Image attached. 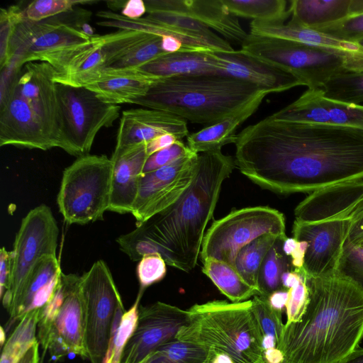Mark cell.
<instances>
[{"instance_id":"cell-56","label":"cell","mask_w":363,"mask_h":363,"mask_svg":"<svg viewBox=\"0 0 363 363\" xmlns=\"http://www.w3.org/2000/svg\"><path fill=\"white\" fill-rule=\"evenodd\" d=\"M340 363H363V347H357Z\"/></svg>"},{"instance_id":"cell-52","label":"cell","mask_w":363,"mask_h":363,"mask_svg":"<svg viewBox=\"0 0 363 363\" xmlns=\"http://www.w3.org/2000/svg\"><path fill=\"white\" fill-rule=\"evenodd\" d=\"M308 249V242L298 241L296 250L290 256L291 265L294 269H301L303 267L306 253Z\"/></svg>"},{"instance_id":"cell-45","label":"cell","mask_w":363,"mask_h":363,"mask_svg":"<svg viewBox=\"0 0 363 363\" xmlns=\"http://www.w3.org/2000/svg\"><path fill=\"white\" fill-rule=\"evenodd\" d=\"M313 30L343 41L357 43L363 40V15L350 17L333 24Z\"/></svg>"},{"instance_id":"cell-54","label":"cell","mask_w":363,"mask_h":363,"mask_svg":"<svg viewBox=\"0 0 363 363\" xmlns=\"http://www.w3.org/2000/svg\"><path fill=\"white\" fill-rule=\"evenodd\" d=\"M39 342L35 343L18 363H40Z\"/></svg>"},{"instance_id":"cell-13","label":"cell","mask_w":363,"mask_h":363,"mask_svg":"<svg viewBox=\"0 0 363 363\" xmlns=\"http://www.w3.org/2000/svg\"><path fill=\"white\" fill-rule=\"evenodd\" d=\"M96 16L104 18L101 26L130 30L160 37L172 36L179 40L188 51L232 52L229 43L211 29L194 20L178 15L149 13L136 20L114 11H100Z\"/></svg>"},{"instance_id":"cell-30","label":"cell","mask_w":363,"mask_h":363,"mask_svg":"<svg viewBox=\"0 0 363 363\" xmlns=\"http://www.w3.org/2000/svg\"><path fill=\"white\" fill-rule=\"evenodd\" d=\"M157 79L130 73L104 77L85 87L106 103L116 105L133 104L135 100L144 96Z\"/></svg>"},{"instance_id":"cell-41","label":"cell","mask_w":363,"mask_h":363,"mask_svg":"<svg viewBox=\"0 0 363 363\" xmlns=\"http://www.w3.org/2000/svg\"><path fill=\"white\" fill-rule=\"evenodd\" d=\"M90 4L89 1L76 0H37L30 2L24 9L26 18L40 21L73 10L78 4Z\"/></svg>"},{"instance_id":"cell-55","label":"cell","mask_w":363,"mask_h":363,"mask_svg":"<svg viewBox=\"0 0 363 363\" xmlns=\"http://www.w3.org/2000/svg\"><path fill=\"white\" fill-rule=\"evenodd\" d=\"M266 363H283L284 355L278 348H272L263 352Z\"/></svg>"},{"instance_id":"cell-24","label":"cell","mask_w":363,"mask_h":363,"mask_svg":"<svg viewBox=\"0 0 363 363\" xmlns=\"http://www.w3.org/2000/svg\"><path fill=\"white\" fill-rule=\"evenodd\" d=\"M220 59L224 76L253 84L269 94L287 91L303 82L291 72L243 52H215Z\"/></svg>"},{"instance_id":"cell-11","label":"cell","mask_w":363,"mask_h":363,"mask_svg":"<svg viewBox=\"0 0 363 363\" xmlns=\"http://www.w3.org/2000/svg\"><path fill=\"white\" fill-rule=\"evenodd\" d=\"M80 288L88 359L90 363H103L116 311L123 301L108 267L101 259L80 276Z\"/></svg>"},{"instance_id":"cell-50","label":"cell","mask_w":363,"mask_h":363,"mask_svg":"<svg viewBox=\"0 0 363 363\" xmlns=\"http://www.w3.org/2000/svg\"><path fill=\"white\" fill-rule=\"evenodd\" d=\"M177 140H179L175 135L171 133L161 135L147 143V152L148 156L167 148Z\"/></svg>"},{"instance_id":"cell-18","label":"cell","mask_w":363,"mask_h":363,"mask_svg":"<svg viewBox=\"0 0 363 363\" xmlns=\"http://www.w3.org/2000/svg\"><path fill=\"white\" fill-rule=\"evenodd\" d=\"M59 72L45 62H29L19 72L11 88L39 116L58 147L60 115L56 91Z\"/></svg>"},{"instance_id":"cell-23","label":"cell","mask_w":363,"mask_h":363,"mask_svg":"<svg viewBox=\"0 0 363 363\" xmlns=\"http://www.w3.org/2000/svg\"><path fill=\"white\" fill-rule=\"evenodd\" d=\"M171 133L179 140L187 137L186 121L169 112L151 108H133L122 112L113 156L163 134Z\"/></svg>"},{"instance_id":"cell-31","label":"cell","mask_w":363,"mask_h":363,"mask_svg":"<svg viewBox=\"0 0 363 363\" xmlns=\"http://www.w3.org/2000/svg\"><path fill=\"white\" fill-rule=\"evenodd\" d=\"M202 262L203 273L231 302L245 301L257 295V291L242 278L235 267L213 258Z\"/></svg>"},{"instance_id":"cell-15","label":"cell","mask_w":363,"mask_h":363,"mask_svg":"<svg viewBox=\"0 0 363 363\" xmlns=\"http://www.w3.org/2000/svg\"><path fill=\"white\" fill-rule=\"evenodd\" d=\"M188 320V310L164 302L139 306L137 325L121 363H146L157 348L176 339Z\"/></svg>"},{"instance_id":"cell-25","label":"cell","mask_w":363,"mask_h":363,"mask_svg":"<svg viewBox=\"0 0 363 363\" xmlns=\"http://www.w3.org/2000/svg\"><path fill=\"white\" fill-rule=\"evenodd\" d=\"M148 157L147 143L133 145L111 156L113 173L108 211L120 214L131 213Z\"/></svg>"},{"instance_id":"cell-10","label":"cell","mask_w":363,"mask_h":363,"mask_svg":"<svg viewBox=\"0 0 363 363\" xmlns=\"http://www.w3.org/2000/svg\"><path fill=\"white\" fill-rule=\"evenodd\" d=\"M286 238L282 213L267 206L247 207L231 211L213 221L205 233L200 258H213L235 267L239 251L266 233Z\"/></svg>"},{"instance_id":"cell-14","label":"cell","mask_w":363,"mask_h":363,"mask_svg":"<svg viewBox=\"0 0 363 363\" xmlns=\"http://www.w3.org/2000/svg\"><path fill=\"white\" fill-rule=\"evenodd\" d=\"M199 154L182 157L157 170L143 174L131 214L139 226L175 203L191 184Z\"/></svg>"},{"instance_id":"cell-47","label":"cell","mask_w":363,"mask_h":363,"mask_svg":"<svg viewBox=\"0 0 363 363\" xmlns=\"http://www.w3.org/2000/svg\"><path fill=\"white\" fill-rule=\"evenodd\" d=\"M308 303V289L306 277L295 286L289 289V298L286 305V323L298 321Z\"/></svg>"},{"instance_id":"cell-7","label":"cell","mask_w":363,"mask_h":363,"mask_svg":"<svg viewBox=\"0 0 363 363\" xmlns=\"http://www.w3.org/2000/svg\"><path fill=\"white\" fill-rule=\"evenodd\" d=\"M241 45L243 52L291 72L308 89H320L335 77L363 72V52H342L250 33Z\"/></svg>"},{"instance_id":"cell-32","label":"cell","mask_w":363,"mask_h":363,"mask_svg":"<svg viewBox=\"0 0 363 363\" xmlns=\"http://www.w3.org/2000/svg\"><path fill=\"white\" fill-rule=\"evenodd\" d=\"M162 44V40L160 36L149 34L143 40L133 46L121 58L106 67L95 81L134 70L167 55Z\"/></svg>"},{"instance_id":"cell-51","label":"cell","mask_w":363,"mask_h":363,"mask_svg":"<svg viewBox=\"0 0 363 363\" xmlns=\"http://www.w3.org/2000/svg\"><path fill=\"white\" fill-rule=\"evenodd\" d=\"M147 12L145 1L129 0L125 2L121 15L127 18L136 20L142 18Z\"/></svg>"},{"instance_id":"cell-29","label":"cell","mask_w":363,"mask_h":363,"mask_svg":"<svg viewBox=\"0 0 363 363\" xmlns=\"http://www.w3.org/2000/svg\"><path fill=\"white\" fill-rule=\"evenodd\" d=\"M289 3V23L306 28L317 29L350 16L351 0H291Z\"/></svg>"},{"instance_id":"cell-60","label":"cell","mask_w":363,"mask_h":363,"mask_svg":"<svg viewBox=\"0 0 363 363\" xmlns=\"http://www.w3.org/2000/svg\"><path fill=\"white\" fill-rule=\"evenodd\" d=\"M6 330L3 326H1L0 328V345L1 347H3L6 342Z\"/></svg>"},{"instance_id":"cell-4","label":"cell","mask_w":363,"mask_h":363,"mask_svg":"<svg viewBox=\"0 0 363 363\" xmlns=\"http://www.w3.org/2000/svg\"><path fill=\"white\" fill-rule=\"evenodd\" d=\"M263 94H269L253 84L228 76H177L158 79L133 104L210 125L238 112Z\"/></svg>"},{"instance_id":"cell-3","label":"cell","mask_w":363,"mask_h":363,"mask_svg":"<svg viewBox=\"0 0 363 363\" xmlns=\"http://www.w3.org/2000/svg\"><path fill=\"white\" fill-rule=\"evenodd\" d=\"M235 167L233 157L221 150L199 154L189 188L172 206L139 225L159 246L167 264L186 272L196 267L222 184Z\"/></svg>"},{"instance_id":"cell-38","label":"cell","mask_w":363,"mask_h":363,"mask_svg":"<svg viewBox=\"0 0 363 363\" xmlns=\"http://www.w3.org/2000/svg\"><path fill=\"white\" fill-rule=\"evenodd\" d=\"M213 354L210 348L175 339L157 348L146 363H210Z\"/></svg>"},{"instance_id":"cell-59","label":"cell","mask_w":363,"mask_h":363,"mask_svg":"<svg viewBox=\"0 0 363 363\" xmlns=\"http://www.w3.org/2000/svg\"><path fill=\"white\" fill-rule=\"evenodd\" d=\"M210 363H234V362L227 354L223 353H214Z\"/></svg>"},{"instance_id":"cell-40","label":"cell","mask_w":363,"mask_h":363,"mask_svg":"<svg viewBox=\"0 0 363 363\" xmlns=\"http://www.w3.org/2000/svg\"><path fill=\"white\" fill-rule=\"evenodd\" d=\"M252 307L263 336L274 337L278 345L284 325L282 322V311L274 309L270 306L267 297L259 295L254 296L252 299Z\"/></svg>"},{"instance_id":"cell-43","label":"cell","mask_w":363,"mask_h":363,"mask_svg":"<svg viewBox=\"0 0 363 363\" xmlns=\"http://www.w3.org/2000/svg\"><path fill=\"white\" fill-rule=\"evenodd\" d=\"M23 11L18 6L1 9L0 13V69L6 66L9 44L15 27L21 18Z\"/></svg>"},{"instance_id":"cell-61","label":"cell","mask_w":363,"mask_h":363,"mask_svg":"<svg viewBox=\"0 0 363 363\" xmlns=\"http://www.w3.org/2000/svg\"><path fill=\"white\" fill-rule=\"evenodd\" d=\"M357 43H358L361 47L363 48V40L358 41Z\"/></svg>"},{"instance_id":"cell-35","label":"cell","mask_w":363,"mask_h":363,"mask_svg":"<svg viewBox=\"0 0 363 363\" xmlns=\"http://www.w3.org/2000/svg\"><path fill=\"white\" fill-rule=\"evenodd\" d=\"M286 238H279L276 240L261 264L257 279L259 296L268 298L273 292L284 289L281 276L284 272L294 269L290 257L283 251V242Z\"/></svg>"},{"instance_id":"cell-37","label":"cell","mask_w":363,"mask_h":363,"mask_svg":"<svg viewBox=\"0 0 363 363\" xmlns=\"http://www.w3.org/2000/svg\"><path fill=\"white\" fill-rule=\"evenodd\" d=\"M39 312L40 309L31 311L18 322L2 347L0 363H18L38 342Z\"/></svg>"},{"instance_id":"cell-48","label":"cell","mask_w":363,"mask_h":363,"mask_svg":"<svg viewBox=\"0 0 363 363\" xmlns=\"http://www.w3.org/2000/svg\"><path fill=\"white\" fill-rule=\"evenodd\" d=\"M13 271L12 251H8L4 247L0 250V296L9 290Z\"/></svg>"},{"instance_id":"cell-12","label":"cell","mask_w":363,"mask_h":363,"mask_svg":"<svg viewBox=\"0 0 363 363\" xmlns=\"http://www.w3.org/2000/svg\"><path fill=\"white\" fill-rule=\"evenodd\" d=\"M59 228L51 209L41 204L22 219L16 233L13 271L9 290L1 297L9 314L13 309L30 271L45 255H56Z\"/></svg>"},{"instance_id":"cell-6","label":"cell","mask_w":363,"mask_h":363,"mask_svg":"<svg viewBox=\"0 0 363 363\" xmlns=\"http://www.w3.org/2000/svg\"><path fill=\"white\" fill-rule=\"evenodd\" d=\"M102 40L103 35L90 38L55 16L32 21L23 15L11 38L6 66L13 65L21 69L29 62H45L59 72L57 78H65Z\"/></svg>"},{"instance_id":"cell-28","label":"cell","mask_w":363,"mask_h":363,"mask_svg":"<svg viewBox=\"0 0 363 363\" xmlns=\"http://www.w3.org/2000/svg\"><path fill=\"white\" fill-rule=\"evenodd\" d=\"M267 94H262L244 108L225 119L189 135L187 147L192 152L199 154L220 150L223 146L235 143L238 128L258 109Z\"/></svg>"},{"instance_id":"cell-21","label":"cell","mask_w":363,"mask_h":363,"mask_svg":"<svg viewBox=\"0 0 363 363\" xmlns=\"http://www.w3.org/2000/svg\"><path fill=\"white\" fill-rule=\"evenodd\" d=\"M363 202V179L331 184L315 190L294 210L296 220L318 223L350 218Z\"/></svg>"},{"instance_id":"cell-5","label":"cell","mask_w":363,"mask_h":363,"mask_svg":"<svg viewBox=\"0 0 363 363\" xmlns=\"http://www.w3.org/2000/svg\"><path fill=\"white\" fill-rule=\"evenodd\" d=\"M188 311V322L176 339L227 354L234 363H266L263 334L252 300H214L196 303Z\"/></svg>"},{"instance_id":"cell-27","label":"cell","mask_w":363,"mask_h":363,"mask_svg":"<svg viewBox=\"0 0 363 363\" xmlns=\"http://www.w3.org/2000/svg\"><path fill=\"white\" fill-rule=\"evenodd\" d=\"M130 73L155 79L190 75H223L220 60L215 52L210 51H181L167 54L134 70L118 75Z\"/></svg>"},{"instance_id":"cell-42","label":"cell","mask_w":363,"mask_h":363,"mask_svg":"<svg viewBox=\"0 0 363 363\" xmlns=\"http://www.w3.org/2000/svg\"><path fill=\"white\" fill-rule=\"evenodd\" d=\"M337 274L352 280L363 291V247L346 241Z\"/></svg>"},{"instance_id":"cell-9","label":"cell","mask_w":363,"mask_h":363,"mask_svg":"<svg viewBox=\"0 0 363 363\" xmlns=\"http://www.w3.org/2000/svg\"><path fill=\"white\" fill-rule=\"evenodd\" d=\"M55 86L60 115L58 147L78 157L89 155L96 134L112 125L121 106L101 101L85 86L59 80Z\"/></svg>"},{"instance_id":"cell-57","label":"cell","mask_w":363,"mask_h":363,"mask_svg":"<svg viewBox=\"0 0 363 363\" xmlns=\"http://www.w3.org/2000/svg\"><path fill=\"white\" fill-rule=\"evenodd\" d=\"M298 245V240L294 238H287L283 242V251L284 254L290 257L296 250Z\"/></svg>"},{"instance_id":"cell-1","label":"cell","mask_w":363,"mask_h":363,"mask_svg":"<svg viewBox=\"0 0 363 363\" xmlns=\"http://www.w3.org/2000/svg\"><path fill=\"white\" fill-rule=\"evenodd\" d=\"M235 164L262 189L311 193L363 179V130L270 116L237 134Z\"/></svg>"},{"instance_id":"cell-34","label":"cell","mask_w":363,"mask_h":363,"mask_svg":"<svg viewBox=\"0 0 363 363\" xmlns=\"http://www.w3.org/2000/svg\"><path fill=\"white\" fill-rule=\"evenodd\" d=\"M144 291L140 289L135 301L128 311L125 309L123 303L118 307L103 363L121 362L124 349L137 325L139 303Z\"/></svg>"},{"instance_id":"cell-36","label":"cell","mask_w":363,"mask_h":363,"mask_svg":"<svg viewBox=\"0 0 363 363\" xmlns=\"http://www.w3.org/2000/svg\"><path fill=\"white\" fill-rule=\"evenodd\" d=\"M279 238L266 233L243 247L238 252L235 267L242 278L257 291V279L261 264L272 246ZM258 294V291H257Z\"/></svg>"},{"instance_id":"cell-62","label":"cell","mask_w":363,"mask_h":363,"mask_svg":"<svg viewBox=\"0 0 363 363\" xmlns=\"http://www.w3.org/2000/svg\"><path fill=\"white\" fill-rule=\"evenodd\" d=\"M357 245L360 246L361 247H363V241H362L359 244H358Z\"/></svg>"},{"instance_id":"cell-39","label":"cell","mask_w":363,"mask_h":363,"mask_svg":"<svg viewBox=\"0 0 363 363\" xmlns=\"http://www.w3.org/2000/svg\"><path fill=\"white\" fill-rule=\"evenodd\" d=\"M330 99L349 104L363 103V72L335 77L320 88Z\"/></svg>"},{"instance_id":"cell-22","label":"cell","mask_w":363,"mask_h":363,"mask_svg":"<svg viewBox=\"0 0 363 363\" xmlns=\"http://www.w3.org/2000/svg\"><path fill=\"white\" fill-rule=\"evenodd\" d=\"M145 4L148 14L185 16L214 30L226 40L241 45L248 35L222 0H145Z\"/></svg>"},{"instance_id":"cell-2","label":"cell","mask_w":363,"mask_h":363,"mask_svg":"<svg viewBox=\"0 0 363 363\" xmlns=\"http://www.w3.org/2000/svg\"><path fill=\"white\" fill-rule=\"evenodd\" d=\"M306 282L305 312L298 321L284 324L277 345L283 363H340L363 338V291L338 274L306 277Z\"/></svg>"},{"instance_id":"cell-26","label":"cell","mask_w":363,"mask_h":363,"mask_svg":"<svg viewBox=\"0 0 363 363\" xmlns=\"http://www.w3.org/2000/svg\"><path fill=\"white\" fill-rule=\"evenodd\" d=\"M62 271L55 255H45L35 264L23 285L17 302L9 313V328L28 312L42 308L52 297Z\"/></svg>"},{"instance_id":"cell-17","label":"cell","mask_w":363,"mask_h":363,"mask_svg":"<svg viewBox=\"0 0 363 363\" xmlns=\"http://www.w3.org/2000/svg\"><path fill=\"white\" fill-rule=\"evenodd\" d=\"M64 298L58 313L45 337L39 342L44 351L55 359L69 353L88 359L84 337V308L80 288V277L61 276Z\"/></svg>"},{"instance_id":"cell-8","label":"cell","mask_w":363,"mask_h":363,"mask_svg":"<svg viewBox=\"0 0 363 363\" xmlns=\"http://www.w3.org/2000/svg\"><path fill=\"white\" fill-rule=\"evenodd\" d=\"M113 162L106 155L79 157L63 172L57 203L65 222L84 225L108 211Z\"/></svg>"},{"instance_id":"cell-16","label":"cell","mask_w":363,"mask_h":363,"mask_svg":"<svg viewBox=\"0 0 363 363\" xmlns=\"http://www.w3.org/2000/svg\"><path fill=\"white\" fill-rule=\"evenodd\" d=\"M350 225V218L318 223L295 220L293 238L308 242L303 267L306 277H322L337 274Z\"/></svg>"},{"instance_id":"cell-20","label":"cell","mask_w":363,"mask_h":363,"mask_svg":"<svg viewBox=\"0 0 363 363\" xmlns=\"http://www.w3.org/2000/svg\"><path fill=\"white\" fill-rule=\"evenodd\" d=\"M0 145L41 150L56 147L39 116L11 89L0 102Z\"/></svg>"},{"instance_id":"cell-46","label":"cell","mask_w":363,"mask_h":363,"mask_svg":"<svg viewBox=\"0 0 363 363\" xmlns=\"http://www.w3.org/2000/svg\"><path fill=\"white\" fill-rule=\"evenodd\" d=\"M194 153L195 152H192L182 140H177L171 146L149 156L145 164L143 174L157 170Z\"/></svg>"},{"instance_id":"cell-49","label":"cell","mask_w":363,"mask_h":363,"mask_svg":"<svg viewBox=\"0 0 363 363\" xmlns=\"http://www.w3.org/2000/svg\"><path fill=\"white\" fill-rule=\"evenodd\" d=\"M350 218L351 225L347 241L357 245L363 241V202L357 207Z\"/></svg>"},{"instance_id":"cell-19","label":"cell","mask_w":363,"mask_h":363,"mask_svg":"<svg viewBox=\"0 0 363 363\" xmlns=\"http://www.w3.org/2000/svg\"><path fill=\"white\" fill-rule=\"evenodd\" d=\"M284 121L325 123L363 130V106L326 97L321 89H308L298 99L273 113Z\"/></svg>"},{"instance_id":"cell-53","label":"cell","mask_w":363,"mask_h":363,"mask_svg":"<svg viewBox=\"0 0 363 363\" xmlns=\"http://www.w3.org/2000/svg\"><path fill=\"white\" fill-rule=\"evenodd\" d=\"M289 298V290L281 289L273 292L268 296L270 306L275 310L282 311L286 307Z\"/></svg>"},{"instance_id":"cell-33","label":"cell","mask_w":363,"mask_h":363,"mask_svg":"<svg viewBox=\"0 0 363 363\" xmlns=\"http://www.w3.org/2000/svg\"><path fill=\"white\" fill-rule=\"evenodd\" d=\"M230 13L252 21L284 23L291 15L286 0H222Z\"/></svg>"},{"instance_id":"cell-63","label":"cell","mask_w":363,"mask_h":363,"mask_svg":"<svg viewBox=\"0 0 363 363\" xmlns=\"http://www.w3.org/2000/svg\"><path fill=\"white\" fill-rule=\"evenodd\" d=\"M40 363H43L42 361Z\"/></svg>"},{"instance_id":"cell-58","label":"cell","mask_w":363,"mask_h":363,"mask_svg":"<svg viewBox=\"0 0 363 363\" xmlns=\"http://www.w3.org/2000/svg\"><path fill=\"white\" fill-rule=\"evenodd\" d=\"M350 17L363 15V0H351Z\"/></svg>"},{"instance_id":"cell-44","label":"cell","mask_w":363,"mask_h":363,"mask_svg":"<svg viewBox=\"0 0 363 363\" xmlns=\"http://www.w3.org/2000/svg\"><path fill=\"white\" fill-rule=\"evenodd\" d=\"M166 262L160 254L144 256L137 266V276L140 289H145L161 281L166 275Z\"/></svg>"}]
</instances>
